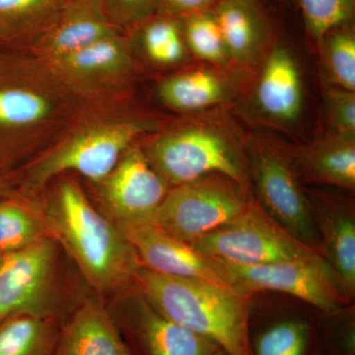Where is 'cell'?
Masks as SVG:
<instances>
[{"mask_svg":"<svg viewBox=\"0 0 355 355\" xmlns=\"http://www.w3.org/2000/svg\"><path fill=\"white\" fill-rule=\"evenodd\" d=\"M58 242L51 236L0 261V322L16 315L58 320Z\"/></svg>","mask_w":355,"mask_h":355,"instance_id":"obj_10","label":"cell"},{"mask_svg":"<svg viewBox=\"0 0 355 355\" xmlns=\"http://www.w3.org/2000/svg\"><path fill=\"white\" fill-rule=\"evenodd\" d=\"M19 179L16 171L0 167V198L11 197L18 193Z\"/></svg>","mask_w":355,"mask_h":355,"instance_id":"obj_33","label":"cell"},{"mask_svg":"<svg viewBox=\"0 0 355 355\" xmlns=\"http://www.w3.org/2000/svg\"><path fill=\"white\" fill-rule=\"evenodd\" d=\"M135 280L140 295L163 316L228 355H251L248 297L205 280L168 277L142 266Z\"/></svg>","mask_w":355,"mask_h":355,"instance_id":"obj_4","label":"cell"},{"mask_svg":"<svg viewBox=\"0 0 355 355\" xmlns=\"http://www.w3.org/2000/svg\"><path fill=\"white\" fill-rule=\"evenodd\" d=\"M137 254L142 268L168 277L205 280L231 289L210 259L190 243L150 223L116 224Z\"/></svg>","mask_w":355,"mask_h":355,"instance_id":"obj_14","label":"cell"},{"mask_svg":"<svg viewBox=\"0 0 355 355\" xmlns=\"http://www.w3.org/2000/svg\"><path fill=\"white\" fill-rule=\"evenodd\" d=\"M219 0H159L158 14L182 19L193 14L211 10Z\"/></svg>","mask_w":355,"mask_h":355,"instance_id":"obj_32","label":"cell"},{"mask_svg":"<svg viewBox=\"0 0 355 355\" xmlns=\"http://www.w3.org/2000/svg\"><path fill=\"white\" fill-rule=\"evenodd\" d=\"M43 218L51 237L71 254L96 288L113 291L135 279L141 266L135 249L76 182L58 184Z\"/></svg>","mask_w":355,"mask_h":355,"instance_id":"obj_2","label":"cell"},{"mask_svg":"<svg viewBox=\"0 0 355 355\" xmlns=\"http://www.w3.org/2000/svg\"><path fill=\"white\" fill-rule=\"evenodd\" d=\"M50 236L43 216L32 211L19 193L0 198V252L10 254Z\"/></svg>","mask_w":355,"mask_h":355,"instance_id":"obj_25","label":"cell"},{"mask_svg":"<svg viewBox=\"0 0 355 355\" xmlns=\"http://www.w3.org/2000/svg\"><path fill=\"white\" fill-rule=\"evenodd\" d=\"M304 103L297 62L286 46L277 44L268 53L254 92V105L263 119L286 125L300 118Z\"/></svg>","mask_w":355,"mask_h":355,"instance_id":"obj_15","label":"cell"},{"mask_svg":"<svg viewBox=\"0 0 355 355\" xmlns=\"http://www.w3.org/2000/svg\"><path fill=\"white\" fill-rule=\"evenodd\" d=\"M214 355H228V354H225V352H224L223 350L219 349H217L216 352H214Z\"/></svg>","mask_w":355,"mask_h":355,"instance_id":"obj_34","label":"cell"},{"mask_svg":"<svg viewBox=\"0 0 355 355\" xmlns=\"http://www.w3.org/2000/svg\"><path fill=\"white\" fill-rule=\"evenodd\" d=\"M251 355H316L312 324L301 318H284L261 327L250 338Z\"/></svg>","mask_w":355,"mask_h":355,"instance_id":"obj_24","label":"cell"},{"mask_svg":"<svg viewBox=\"0 0 355 355\" xmlns=\"http://www.w3.org/2000/svg\"><path fill=\"white\" fill-rule=\"evenodd\" d=\"M81 102L38 58L0 50V167L16 171L71 125Z\"/></svg>","mask_w":355,"mask_h":355,"instance_id":"obj_1","label":"cell"},{"mask_svg":"<svg viewBox=\"0 0 355 355\" xmlns=\"http://www.w3.org/2000/svg\"><path fill=\"white\" fill-rule=\"evenodd\" d=\"M65 0H0V50L30 49L57 23Z\"/></svg>","mask_w":355,"mask_h":355,"instance_id":"obj_22","label":"cell"},{"mask_svg":"<svg viewBox=\"0 0 355 355\" xmlns=\"http://www.w3.org/2000/svg\"><path fill=\"white\" fill-rule=\"evenodd\" d=\"M306 28L318 44L340 26L349 24L354 15L355 0H297Z\"/></svg>","mask_w":355,"mask_h":355,"instance_id":"obj_29","label":"cell"},{"mask_svg":"<svg viewBox=\"0 0 355 355\" xmlns=\"http://www.w3.org/2000/svg\"><path fill=\"white\" fill-rule=\"evenodd\" d=\"M246 159L250 184L258 195L257 202L294 237L320 252L309 198L286 146L263 135H250Z\"/></svg>","mask_w":355,"mask_h":355,"instance_id":"obj_6","label":"cell"},{"mask_svg":"<svg viewBox=\"0 0 355 355\" xmlns=\"http://www.w3.org/2000/svg\"><path fill=\"white\" fill-rule=\"evenodd\" d=\"M58 320L16 315L0 322V355H53L60 336Z\"/></svg>","mask_w":355,"mask_h":355,"instance_id":"obj_23","label":"cell"},{"mask_svg":"<svg viewBox=\"0 0 355 355\" xmlns=\"http://www.w3.org/2000/svg\"><path fill=\"white\" fill-rule=\"evenodd\" d=\"M139 28L144 51L154 64L170 67L186 58L188 49L180 19L157 14Z\"/></svg>","mask_w":355,"mask_h":355,"instance_id":"obj_28","label":"cell"},{"mask_svg":"<svg viewBox=\"0 0 355 355\" xmlns=\"http://www.w3.org/2000/svg\"><path fill=\"white\" fill-rule=\"evenodd\" d=\"M225 41L231 64L248 65L260 57L268 41L265 16L254 0H219L211 9Z\"/></svg>","mask_w":355,"mask_h":355,"instance_id":"obj_21","label":"cell"},{"mask_svg":"<svg viewBox=\"0 0 355 355\" xmlns=\"http://www.w3.org/2000/svg\"><path fill=\"white\" fill-rule=\"evenodd\" d=\"M180 21L184 43L191 53L216 67L231 64L227 46L211 10L193 14Z\"/></svg>","mask_w":355,"mask_h":355,"instance_id":"obj_27","label":"cell"},{"mask_svg":"<svg viewBox=\"0 0 355 355\" xmlns=\"http://www.w3.org/2000/svg\"><path fill=\"white\" fill-rule=\"evenodd\" d=\"M251 190L211 174L172 187L148 223L187 243L216 230L249 207Z\"/></svg>","mask_w":355,"mask_h":355,"instance_id":"obj_8","label":"cell"},{"mask_svg":"<svg viewBox=\"0 0 355 355\" xmlns=\"http://www.w3.org/2000/svg\"><path fill=\"white\" fill-rule=\"evenodd\" d=\"M324 102L330 132L355 137V92L329 85Z\"/></svg>","mask_w":355,"mask_h":355,"instance_id":"obj_30","label":"cell"},{"mask_svg":"<svg viewBox=\"0 0 355 355\" xmlns=\"http://www.w3.org/2000/svg\"><path fill=\"white\" fill-rule=\"evenodd\" d=\"M329 85L355 92V36L347 25L329 32L319 43Z\"/></svg>","mask_w":355,"mask_h":355,"instance_id":"obj_26","label":"cell"},{"mask_svg":"<svg viewBox=\"0 0 355 355\" xmlns=\"http://www.w3.org/2000/svg\"><path fill=\"white\" fill-rule=\"evenodd\" d=\"M116 32L121 31L107 17L101 0H65L57 23L30 50L35 58L46 62L81 50Z\"/></svg>","mask_w":355,"mask_h":355,"instance_id":"obj_17","label":"cell"},{"mask_svg":"<svg viewBox=\"0 0 355 355\" xmlns=\"http://www.w3.org/2000/svg\"><path fill=\"white\" fill-rule=\"evenodd\" d=\"M191 245L207 258L235 265L324 260L319 251L277 223L254 198L233 220Z\"/></svg>","mask_w":355,"mask_h":355,"instance_id":"obj_7","label":"cell"},{"mask_svg":"<svg viewBox=\"0 0 355 355\" xmlns=\"http://www.w3.org/2000/svg\"><path fill=\"white\" fill-rule=\"evenodd\" d=\"M42 62L83 101L114 92L128 83L135 70L130 44L121 32Z\"/></svg>","mask_w":355,"mask_h":355,"instance_id":"obj_11","label":"cell"},{"mask_svg":"<svg viewBox=\"0 0 355 355\" xmlns=\"http://www.w3.org/2000/svg\"><path fill=\"white\" fill-rule=\"evenodd\" d=\"M114 318L137 355H214L218 345L163 316L139 295Z\"/></svg>","mask_w":355,"mask_h":355,"instance_id":"obj_13","label":"cell"},{"mask_svg":"<svg viewBox=\"0 0 355 355\" xmlns=\"http://www.w3.org/2000/svg\"><path fill=\"white\" fill-rule=\"evenodd\" d=\"M235 93L232 79L217 69L200 67L167 77L157 89L160 101L173 111L198 114L229 101Z\"/></svg>","mask_w":355,"mask_h":355,"instance_id":"obj_20","label":"cell"},{"mask_svg":"<svg viewBox=\"0 0 355 355\" xmlns=\"http://www.w3.org/2000/svg\"><path fill=\"white\" fill-rule=\"evenodd\" d=\"M53 355H130L113 315L100 303L79 306L60 327Z\"/></svg>","mask_w":355,"mask_h":355,"instance_id":"obj_19","label":"cell"},{"mask_svg":"<svg viewBox=\"0 0 355 355\" xmlns=\"http://www.w3.org/2000/svg\"><path fill=\"white\" fill-rule=\"evenodd\" d=\"M211 261L231 289L245 297L254 292H279L301 299L330 314L342 311L349 301L326 260L288 261L256 266Z\"/></svg>","mask_w":355,"mask_h":355,"instance_id":"obj_9","label":"cell"},{"mask_svg":"<svg viewBox=\"0 0 355 355\" xmlns=\"http://www.w3.org/2000/svg\"><path fill=\"white\" fill-rule=\"evenodd\" d=\"M99 184L102 202L116 224L148 223L170 190L137 144Z\"/></svg>","mask_w":355,"mask_h":355,"instance_id":"obj_12","label":"cell"},{"mask_svg":"<svg viewBox=\"0 0 355 355\" xmlns=\"http://www.w3.org/2000/svg\"><path fill=\"white\" fill-rule=\"evenodd\" d=\"M4 254L0 252V261H1V259L3 258Z\"/></svg>","mask_w":355,"mask_h":355,"instance_id":"obj_35","label":"cell"},{"mask_svg":"<svg viewBox=\"0 0 355 355\" xmlns=\"http://www.w3.org/2000/svg\"><path fill=\"white\" fill-rule=\"evenodd\" d=\"M154 128L153 121L127 114H98L72 121L64 135L28 166L18 193L42 188L67 172L101 183L139 137Z\"/></svg>","mask_w":355,"mask_h":355,"instance_id":"obj_5","label":"cell"},{"mask_svg":"<svg viewBox=\"0 0 355 355\" xmlns=\"http://www.w3.org/2000/svg\"><path fill=\"white\" fill-rule=\"evenodd\" d=\"M319 236L320 252L349 300L355 292V218L352 207L316 191L308 196Z\"/></svg>","mask_w":355,"mask_h":355,"instance_id":"obj_16","label":"cell"},{"mask_svg":"<svg viewBox=\"0 0 355 355\" xmlns=\"http://www.w3.org/2000/svg\"><path fill=\"white\" fill-rule=\"evenodd\" d=\"M286 148L302 183L354 190L355 137L329 132L306 146Z\"/></svg>","mask_w":355,"mask_h":355,"instance_id":"obj_18","label":"cell"},{"mask_svg":"<svg viewBox=\"0 0 355 355\" xmlns=\"http://www.w3.org/2000/svg\"><path fill=\"white\" fill-rule=\"evenodd\" d=\"M246 140L225 113L202 112L166 128L142 149L170 188L219 174L251 190Z\"/></svg>","mask_w":355,"mask_h":355,"instance_id":"obj_3","label":"cell"},{"mask_svg":"<svg viewBox=\"0 0 355 355\" xmlns=\"http://www.w3.org/2000/svg\"><path fill=\"white\" fill-rule=\"evenodd\" d=\"M112 24L119 30L139 29L157 15L159 0H101Z\"/></svg>","mask_w":355,"mask_h":355,"instance_id":"obj_31","label":"cell"}]
</instances>
